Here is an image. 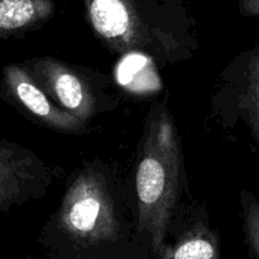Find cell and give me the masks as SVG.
I'll list each match as a JSON object with an SVG mask.
<instances>
[{"label":"cell","instance_id":"cell-1","mask_svg":"<svg viewBox=\"0 0 259 259\" xmlns=\"http://www.w3.org/2000/svg\"><path fill=\"white\" fill-rule=\"evenodd\" d=\"M182 151L171 114L158 109L148 119L137 166L138 232L149 239L152 253L166 244L180 192Z\"/></svg>","mask_w":259,"mask_h":259},{"label":"cell","instance_id":"cell-2","mask_svg":"<svg viewBox=\"0 0 259 259\" xmlns=\"http://www.w3.org/2000/svg\"><path fill=\"white\" fill-rule=\"evenodd\" d=\"M57 227L80 249L116 242L120 224L105 181L94 171H83L70 185L57 215Z\"/></svg>","mask_w":259,"mask_h":259},{"label":"cell","instance_id":"cell-3","mask_svg":"<svg viewBox=\"0 0 259 259\" xmlns=\"http://www.w3.org/2000/svg\"><path fill=\"white\" fill-rule=\"evenodd\" d=\"M33 72L40 88L66 111L83 121L95 114L90 86L70 66L55 58H42L34 62Z\"/></svg>","mask_w":259,"mask_h":259},{"label":"cell","instance_id":"cell-4","mask_svg":"<svg viewBox=\"0 0 259 259\" xmlns=\"http://www.w3.org/2000/svg\"><path fill=\"white\" fill-rule=\"evenodd\" d=\"M89 19L96 34L119 52L144 45L138 19L124 0H86Z\"/></svg>","mask_w":259,"mask_h":259},{"label":"cell","instance_id":"cell-5","mask_svg":"<svg viewBox=\"0 0 259 259\" xmlns=\"http://www.w3.org/2000/svg\"><path fill=\"white\" fill-rule=\"evenodd\" d=\"M8 80L18 100L47 126L63 133L85 131V121L53 104L48 94L27 72L18 67H9Z\"/></svg>","mask_w":259,"mask_h":259},{"label":"cell","instance_id":"cell-6","mask_svg":"<svg viewBox=\"0 0 259 259\" xmlns=\"http://www.w3.org/2000/svg\"><path fill=\"white\" fill-rule=\"evenodd\" d=\"M158 259H223L217 233L204 223H197L182 233L172 244H164Z\"/></svg>","mask_w":259,"mask_h":259},{"label":"cell","instance_id":"cell-7","mask_svg":"<svg viewBox=\"0 0 259 259\" xmlns=\"http://www.w3.org/2000/svg\"><path fill=\"white\" fill-rule=\"evenodd\" d=\"M53 10V0H0V29L33 27L47 20Z\"/></svg>","mask_w":259,"mask_h":259},{"label":"cell","instance_id":"cell-8","mask_svg":"<svg viewBox=\"0 0 259 259\" xmlns=\"http://www.w3.org/2000/svg\"><path fill=\"white\" fill-rule=\"evenodd\" d=\"M242 104L259 148V45L245 60V86Z\"/></svg>","mask_w":259,"mask_h":259},{"label":"cell","instance_id":"cell-9","mask_svg":"<svg viewBox=\"0 0 259 259\" xmlns=\"http://www.w3.org/2000/svg\"><path fill=\"white\" fill-rule=\"evenodd\" d=\"M243 207V229L252 259H259V200L250 191L240 195Z\"/></svg>","mask_w":259,"mask_h":259},{"label":"cell","instance_id":"cell-10","mask_svg":"<svg viewBox=\"0 0 259 259\" xmlns=\"http://www.w3.org/2000/svg\"><path fill=\"white\" fill-rule=\"evenodd\" d=\"M239 8L245 17L259 18V0H240Z\"/></svg>","mask_w":259,"mask_h":259}]
</instances>
